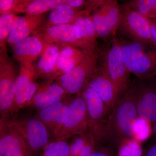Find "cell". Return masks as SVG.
Returning <instances> with one entry per match:
<instances>
[{"label": "cell", "instance_id": "1f68e13d", "mask_svg": "<svg viewBox=\"0 0 156 156\" xmlns=\"http://www.w3.org/2000/svg\"><path fill=\"white\" fill-rule=\"evenodd\" d=\"M70 102L68 103H65L64 105L62 108L61 111L59 113V115H58L56 121L53 124L51 131H52L53 136L55 138L59 134L62 126L64 125L66 119V116H67L69 105Z\"/></svg>", "mask_w": 156, "mask_h": 156}, {"label": "cell", "instance_id": "277c9868", "mask_svg": "<svg viewBox=\"0 0 156 156\" xmlns=\"http://www.w3.org/2000/svg\"><path fill=\"white\" fill-rule=\"evenodd\" d=\"M121 17L117 37L130 41L154 46L151 38L148 18L126 4L120 5Z\"/></svg>", "mask_w": 156, "mask_h": 156}, {"label": "cell", "instance_id": "f546056e", "mask_svg": "<svg viewBox=\"0 0 156 156\" xmlns=\"http://www.w3.org/2000/svg\"><path fill=\"white\" fill-rule=\"evenodd\" d=\"M92 138L93 136L89 132L83 135L74 136L72 142L69 145L70 156L76 155Z\"/></svg>", "mask_w": 156, "mask_h": 156}, {"label": "cell", "instance_id": "5b68a950", "mask_svg": "<svg viewBox=\"0 0 156 156\" xmlns=\"http://www.w3.org/2000/svg\"><path fill=\"white\" fill-rule=\"evenodd\" d=\"M88 115L89 133L98 144H102L111 112L94 90L85 86L82 91Z\"/></svg>", "mask_w": 156, "mask_h": 156}, {"label": "cell", "instance_id": "ba28073f", "mask_svg": "<svg viewBox=\"0 0 156 156\" xmlns=\"http://www.w3.org/2000/svg\"><path fill=\"white\" fill-rule=\"evenodd\" d=\"M137 79L136 107L138 117L156 122V85L153 79L142 80Z\"/></svg>", "mask_w": 156, "mask_h": 156}, {"label": "cell", "instance_id": "44dd1931", "mask_svg": "<svg viewBox=\"0 0 156 156\" xmlns=\"http://www.w3.org/2000/svg\"><path fill=\"white\" fill-rule=\"evenodd\" d=\"M37 88V84L32 82L16 94L11 113L15 112L20 109L29 106Z\"/></svg>", "mask_w": 156, "mask_h": 156}, {"label": "cell", "instance_id": "8d00e7d4", "mask_svg": "<svg viewBox=\"0 0 156 156\" xmlns=\"http://www.w3.org/2000/svg\"><path fill=\"white\" fill-rule=\"evenodd\" d=\"M66 4L71 7L73 8H78L83 5L85 1L83 0H69L66 1Z\"/></svg>", "mask_w": 156, "mask_h": 156}, {"label": "cell", "instance_id": "cb8c5ba5", "mask_svg": "<svg viewBox=\"0 0 156 156\" xmlns=\"http://www.w3.org/2000/svg\"><path fill=\"white\" fill-rule=\"evenodd\" d=\"M125 4L147 18H156V0H129Z\"/></svg>", "mask_w": 156, "mask_h": 156}, {"label": "cell", "instance_id": "d6a6232c", "mask_svg": "<svg viewBox=\"0 0 156 156\" xmlns=\"http://www.w3.org/2000/svg\"><path fill=\"white\" fill-rule=\"evenodd\" d=\"M112 147L98 144L90 156H115Z\"/></svg>", "mask_w": 156, "mask_h": 156}, {"label": "cell", "instance_id": "484cf974", "mask_svg": "<svg viewBox=\"0 0 156 156\" xmlns=\"http://www.w3.org/2000/svg\"><path fill=\"white\" fill-rule=\"evenodd\" d=\"M116 156H142V144L134 138L123 140L117 147Z\"/></svg>", "mask_w": 156, "mask_h": 156}, {"label": "cell", "instance_id": "d4e9b609", "mask_svg": "<svg viewBox=\"0 0 156 156\" xmlns=\"http://www.w3.org/2000/svg\"><path fill=\"white\" fill-rule=\"evenodd\" d=\"M153 132V124L150 121L138 117L133 128V138L142 144L151 137Z\"/></svg>", "mask_w": 156, "mask_h": 156}, {"label": "cell", "instance_id": "6da1fadb", "mask_svg": "<svg viewBox=\"0 0 156 156\" xmlns=\"http://www.w3.org/2000/svg\"><path fill=\"white\" fill-rule=\"evenodd\" d=\"M136 80L131 82L126 93L112 111L105 132L104 143L118 147L125 140L133 138V128L138 118L136 107Z\"/></svg>", "mask_w": 156, "mask_h": 156}, {"label": "cell", "instance_id": "ac0fdd59", "mask_svg": "<svg viewBox=\"0 0 156 156\" xmlns=\"http://www.w3.org/2000/svg\"><path fill=\"white\" fill-rule=\"evenodd\" d=\"M83 54L73 48H66L59 53L56 66L64 72L69 71L75 67V64L83 59Z\"/></svg>", "mask_w": 156, "mask_h": 156}, {"label": "cell", "instance_id": "9c48e42d", "mask_svg": "<svg viewBox=\"0 0 156 156\" xmlns=\"http://www.w3.org/2000/svg\"><path fill=\"white\" fill-rule=\"evenodd\" d=\"M95 61L94 58L86 59L61 76L59 83L66 92L72 94L82 92L88 79L96 69Z\"/></svg>", "mask_w": 156, "mask_h": 156}, {"label": "cell", "instance_id": "7c38bea8", "mask_svg": "<svg viewBox=\"0 0 156 156\" xmlns=\"http://www.w3.org/2000/svg\"><path fill=\"white\" fill-rule=\"evenodd\" d=\"M16 79L11 72H1L0 79V111L3 117L11 113L15 96Z\"/></svg>", "mask_w": 156, "mask_h": 156}, {"label": "cell", "instance_id": "d6986e66", "mask_svg": "<svg viewBox=\"0 0 156 156\" xmlns=\"http://www.w3.org/2000/svg\"><path fill=\"white\" fill-rule=\"evenodd\" d=\"M30 28L27 20L25 17L15 18L11 26L8 40L10 44H14L28 37Z\"/></svg>", "mask_w": 156, "mask_h": 156}, {"label": "cell", "instance_id": "b9f144b4", "mask_svg": "<svg viewBox=\"0 0 156 156\" xmlns=\"http://www.w3.org/2000/svg\"><path fill=\"white\" fill-rule=\"evenodd\" d=\"M42 156H46V155H44V154H43V155Z\"/></svg>", "mask_w": 156, "mask_h": 156}, {"label": "cell", "instance_id": "60d3db41", "mask_svg": "<svg viewBox=\"0 0 156 156\" xmlns=\"http://www.w3.org/2000/svg\"><path fill=\"white\" fill-rule=\"evenodd\" d=\"M153 80L154 82L155 83L156 85V77H155L153 78Z\"/></svg>", "mask_w": 156, "mask_h": 156}, {"label": "cell", "instance_id": "2e32d148", "mask_svg": "<svg viewBox=\"0 0 156 156\" xmlns=\"http://www.w3.org/2000/svg\"><path fill=\"white\" fill-rule=\"evenodd\" d=\"M51 37L63 42L81 41L77 28L73 24H62L51 27L48 30Z\"/></svg>", "mask_w": 156, "mask_h": 156}, {"label": "cell", "instance_id": "74e56055", "mask_svg": "<svg viewBox=\"0 0 156 156\" xmlns=\"http://www.w3.org/2000/svg\"><path fill=\"white\" fill-rule=\"evenodd\" d=\"M145 156H156V144H152L148 149Z\"/></svg>", "mask_w": 156, "mask_h": 156}, {"label": "cell", "instance_id": "603a6c76", "mask_svg": "<svg viewBox=\"0 0 156 156\" xmlns=\"http://www.w3.org/2000/svg\"><path fill=\"white\" fill-rule=\"evenodd\" d=\"M65 103L60 101L39 110L37 119L51 130Z\"/></svg>", "mask_w": 156, "mask_h": 156}, {"label": "cell", "instance_id": "ffe728a7", "mask_svg": "<svg viewBox=\"0 0 156 156\" xmlns=\"http://www.w3.org/2000/svg\"><path fill=\"white\" fill-rule=\"evenodd\" d=\"M77 28L81 41L94 43L97 36L91 17L80 16L75 20L73 23Z\"/></svg>", "mask_w": 156, "mask_h": 156}, {"label": "cell", "instance_id": "8fae6325", "mask_svg": "<svg viewBox=\"0 0 156 156\" xmlns=\"http://www.w3.org/2000/svg\"><path fill=\"white\" fill-rule=\"evenodd\" d=\"M85 86L94 90L112 112L117 101L116 95L113 84L102 66L91 75Z\"/></svg>", "mask_w": 156, "mask_h": 156}, {"label": "cell", "instance_id": "e575fe53", "mask_svg": "<svg viewBox=\"0 0 156 156\" xmlns=\"http://www.w3.org/2000/svg\"><path fill=\"white\" fill-rule=\"evenodd\" d=\"M148 20L151 38L155 47H156V23L150 18H148Z\"/></svg>", "mask_w": 156, "mask_h": 156}, {"label": "cell", "instance_id": "7402d4cb", "mask_svg": "<svg viewBox=\"0 0 156 156\" xmlns=\"http://www.w3.org/2000/svg\"><path fill=\"white\" fill-rule=\"evenodd\" d=\"M75 15V12L73 7L62 3L50 11L49 17L54 24L58 25L69 23L73 19Z\"/></svg>", "mask_w": 156, "mask_h": 156}, {"label": "cell", "instance_id": "4316f807", "mask_svg": "<svg viewBox=\"0 0 156 156\" xmlns=\"http://www.w3.org/2000/svg\"><path fill=\"white\" fill-rule=\"evenodd\" d=\"M59 54L58 48L56 46L48 47L44 56L39 59L38 62L39 68L44 70L47 73L51 72L56 64Z\"/></svg>", "mask_w": 156, "mask_h": 156}, {"label": "cell", "instance_id": "4dcf8cb0", "mask_svg": "<svg viewBox=\"0 0 156 156\" xmlns=\"http://www.w3.org/2000/svg\"><path fill=\"white\" fill-rule=\"evenodd\" d=\"M14 19V16L11 14L1 15L0 17V39L1 41L9 36Z\"/></svg>", "mask_w": 156, "mask_h": 156}, {"label": "cell", "instance_id": "f1b7e54d", "mask_svg": "<svg viewBox=\"0 0 156 156\" xmlns=\"http://www.w3.org/2000/svg\"><path fill=\"white\" fill-rule=\"evenodd\" d=\"M46 156H70L69 144L64 140L49 143L44 149Z\"/></svg>", "mask_w": 156, "mask_h": 156}, {"label": "cell", "instance_id": "3957f363", "mask_svg": "<svg viewBox=\"0 0 156 156\" xmlns=\"http://www.w3.org/2000/svg\"><path fill=\"white\" fill-rule=\"evenodd\" d=\"M103 54L102 66L113 84L118 101L126 93L131 85V73L123 61L117 37L108 42Z\"/></svg>", "mask_w": 156, "mask_h": 156}, {"label": "cell", "instance_id": "5bb4252c", "mask_svg": "<svg viewBox=\"0 0 156 156\" xmlns=\"http://www.w3.org/2000/svg\"><path fill=\"white\" fill-rule=\"evenodd\" d=\"M102 3L103 1L97 2V10L91 18L97 36L108 42L113 38L104 11Z\"/></svg>", "mask_w": 156, "mask_h": 156}, {"label": "cell", "instance_id": "7a4b0ae2", "mask_svg": "<svg viewBox=\"0 0 156 156\" xmlns=\"http://www.w3.org/2000/svg\"><path fill=\"white\" fill-rule=\"evenodd\" d=\"M118 37L125 65L131 73L142 80L156 77V47Z\"/></svg>", "mask_w": 156, "mask_h": 156}, {"label": "cell", "instance_id": "ab89813d", "mask_svg": "<svg viewBox=\"0 0 156 156\" xmlns=\"http://www.w3.org/2000/svg\"><path fill=\"white\" fill-rule=\"evenodd\" d=\"M153 21H154L155 23H156V18H154V19H151Z\"/></svg>", "mask_w": 156, "mask_h": 156}, {"label": "cell", "instance_id": "e0dca14e", "mask_svg": "<svg viewBox=\"0 0 156 156\" xmlns=\"http://www.w3.org/2000/svg\"><path fill=\"white\" fill-rule=\"evenodd\" d=\"M42 49L41 43L37 37H28L14 45V53L19 56H36Z\"/></svg>", "mask_w": 156, "mask_h": 156}, {"label": "cell", "instance_id": "836d02e7", "mask_svg": "<svg viewBox=\"0 0 156 156\" xmlns=\"http://www.w3.org/2000/svg\"><path fill=\"white\" fill-rule=\"evenodd\" d=\"M98 145V144L95 142L94 138H92L85 147L76 155L75 156H90L95 150Z\"/></svg>", "mask_w": 156, "mask_h": 156}, {"label": "cell", "instance_id": "d590c367", "mask_svg": "<svg viewBox=\"0 0 156 156\" xmlns=\"http://www.w3.org/2000/svg\"><path fill=\"white\" fill-rule=\"evenodd\" d=\"M14 2L12 0H1L0 1V9L2 11L9 10L13 6Z\"/></svg>", "mask_w": 156, "mask_h": 156}, {"label": "cell", "instance_id": "9a60e30c", "mask_svg": "<svg viewBox=\"0 0 156 156\" xmlns=\"http://www.w3.org/2000/svg\"><path fill=\"white\" fill-rule=\"evenodd\" d=\"M102 5L112 37H116L121 20L120 5L116 0H103Z\"/></svg>", "mask_w": 156, "mask_h": 156}, {"label": "cell", "instance_id": "f35d334b", "mask_svg": "<svg viewBox=\"0 0 156 156\" xmlns=\"http://www.w3.org/2000/svg\"><path fill=\"white\" fill-rule=\"evenodd\" d=\"M151 138V142L152 144H156V122L153 126V132Z\"/></svg>", "mask_w": 156, "mask_h": 156}, {"label": "cell", "instance_id": "4fadbf2b", "mask_svg": "<svg viewBox=\"0 0 156 156\" xmlns=\"http://www.w3.org/2000/svg\"><path fill=\"white\" fill-rule=\"evenodd\" d=\"M65 92V90L60 85L52 84L44 91L35 94L29 106L33 107L40 110L62 101Z\"/></svg>", "mask_w": 156, "mask_h": 156}, {"label": "cell", "instance_id": "52a82bcc", "mask_svg": "<svg viewBox=\"0 0 156 156\" xmlns=\"http://www.w3.org/2000/svg\"><path fill=\"white\" fill-rule=\"evenodd\" d=\"M89 131L88 115L82 92L70 102L66 119L56 140H66Z\"/></svg>", "mask_w": 156, "mask_h": 156}, {"label": "cell", "instance_id": "30bf717a", "mask_svg": "<svg viewBox=\"0 0 156 156\" xmlns=\"http://www.w3.org/2000/svg\"><path fill=\"white\" fill-rule=\"evenodd\" d=\"M0 144L5 156H33L26 141L8 125L5 118L1 119Z\"/></svg>", "mask_w": 156, "mask_h": 156}, {"label": "cell", "instance_id": "8992f818", "mask_svg": "<svg viewBox=\"0 0 156 156\" xmlns=\"http://www.w3.org/2000/svg\"><path fill=\"white\" fill-rule=\"evenodd\" d=\"M5 120L8 125L26 141L34 154L44 150L49 143L48 128L37 118Z\"/></svg>", "mask_w": 156, "mask_h": 156}, {"label": "cell", "instance_id": "83f0119b", "mask_svg": "<svg viewBox=\"0 0 156 156\" xmlns=\"http://www.w3.org/2000/svg\"><path fill=\"white\" fill-rule=\"evenodd\" d=\"M66 1L60 0H36L30 3L26 8L27 11L30 14H38L53 9L58 5Z\"/></svg>", "mask_w": 156, "mask_h": 156}]
</instances>
